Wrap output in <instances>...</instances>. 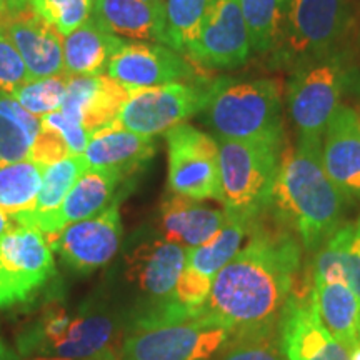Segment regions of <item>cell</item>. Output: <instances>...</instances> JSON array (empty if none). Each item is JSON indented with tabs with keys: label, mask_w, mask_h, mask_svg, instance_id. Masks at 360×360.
<instances>
[{
	"label": "cell",
	"mask_w": 360,
	"mask_h": 360,
	"mask_svg": "<svg viewBox=\"0 0 360 360\" xmlns=\"http://www.w3.org/2000/svg\"><path fill=\"white\" fill-rule=\"evenodd\" d=\"M252 225L254 224L247 222L244 219L229 217L227 215V222L217 236L210 238L204 245L187 249L186 265L197 270L202 276L214 278L240 250Z\"/></svg>",
	"instance_id": "28"
},
{
	"label": "cell",
	"mask_w": 360,
	"mask_h": 360,
	"mask_svg": "<svg viewBox=\"0 0 360 360\" xmlns=\"http://www.w3.org/2000/svg\"><path fill=\"white\" fill-rule=\"evenodd\" d=\"M155 154L154 137L135 134L114 122L90 135L84 159L89 169L114 170L129 179Z\"/></svg>",
	"instance_id": "21"
},
{
	"label": "cell",
	"mask_w": 360,
	"mask_h": 360,
	"mask_svg": "<svg viewBox=\"0 0 360 360\" xmlns=\"http://www.w3.org/2000/svg\"><path fill=\"white\" fill-rule=\"evenodd\" d=\"M70 155L72 154L69 147H67V143L60 135L42 129V132L35 137L32 147H30L29 160L47 167V165L56 164L58 160H64Z\"/></svg>",
	"instance_id": "38"
},
{
	"label": "cell",
	"mask_w": 360,
	"mask_h": 360,
	"mask_svg": "<svg viewBox=\"0 0 360 360\" xmlns=\"http://www.w3.org/2000/svg\"><path fill=\"white\" fill-rule=\"evenodd\" d=\"M244 17L250 51L257 53L276 51L285 22L287 0H238Z\"/></svg>",
	"instance_id": "29"
},
{
	"label": "cell",
	"mask_w": 360,
	"mask_h": 360,
	"mask_svg": "<svg viewBox=\"0 0 360 360\" xmlns=\"http://www.w3.org/2000/svg\"><path fill=\"white\" fill-rule=\"evenodd\" d=\"M349 285L352 287L355 295L360 300V215L354 222V237L352 245H350L349 264H347Z\"/></svg>",
	"instance_id": "39"
},
{
	"label": "cell",
	"mask_w": 360,
	"mask_h": 360,
	"mask_svg": "<svg viewBox=\"0 0 360 360\" xmlns=\"http://www.w3.org/2000/svg\"><path fill=\"white\" fill-rule=\"evenodd\" d=\"M107 75L129 89L199 80L197 64L184 53L155 42H130L115 53Z\"/></svg>",
	"instance_id": "15"
},
{
	"label": "cell",
	"mask_w": 360,
	"mask_h": 360,
	"mask_svg": "<svg viewBox=\"0 0 360 360\" xmlns=\"http://www.w3.org/2000/svg\"><path fill=\"white\" fill-rule=\"evenodd\" d=\"M124 180V175L114 170L89 169L53 212L35 217L25 227L37 229L49 240L64 231L67 225L94 217L119 200L115 193Z\"/></svg>",
	"instance_id": "17"
},
{
	"label": "cell",
	"mask_w": 360,
	"mask_h": 360,
	"mask_svg": "<svg viewBox=\"0 0 360 360\" xmlns=\"http://www.w3.org/2000/svg\"><path fill=\"white\" fill-rule=\"evenodd\" d=\"M312 297L327 330L352 350L360 342V300L349 283L312 281Z\"/></svg>",
	"instance_id": "25"
},
{
	"label": "cell",
	"mask_w": 360,
	"mask_h": 360,
	"mask_svg": "<svg viewBox=\"0 0 360 360\" xmlns=\"http://www.w3.org/2000/svg\"><path fill=\"white\" fill-rule=\"evenodd\" d=\"M322 162L347 202H360V115L339 105L322 135Z\"/></svg>",
	"instance_id": "19"
},
{
	"label": "cell",
	"mask_w": 360,
	"mask_h": 360,
	"mask_svg": "<svg viewBox=\"0 0 360 360\" xmlns=\"http://www.w3.org/2000/svg\"><path fill=\"white\" fill-rule=\"evenodd\" d=\"M92 17L120 39L162 44L160 4L142 0H96Z\"/></svg>",
	"instance_id": "24"
},
{
	"label": "cell",
	"mask_w": 360,
	"mask_h": 360,
	"mask_svg": "<svg viewBox=\"0 0 360 360\" xmlns=\"http://www.w3.org/2000/svg\"><path fill=\"white\" fill-rule=\"evenodd\" d=\"M127 322L129 309L107 289L75 307L53 299L19 328L15 354L17 357H119Z\"/></svg>",
	"instance_id": "2"
},
{
	"label": "cell",
	"mask_w": 360,
	"mask_h": 360,
	"mask_svg": "<svg viewBox=\"0 0 360 360\" xmlns=\"http://www.w3.org/2000/svg\"><path fill=\"white\" fill-rule=\"evenodd\" d=\"M8 37L19 51L32 79L65 74L62 35L32 8L11 12L4 20Z\"/></svg>",
	"instance_id": "20"
},
{
	"label": "cell",
	"mask_w": 360,
	"mask_h": 360,
	"mask_svg": "<svg viewBox=\"0 0 360 360\" xmlns=\"http://www.w3.org/2000/svg\"><path fill=\"white\" fill-rule=\"evenodd\" d=\"M87 170L89 165L85 162L84 155H70L64 160H58L56 164L47 165L44 170L42 186H40L35 210L32 214L24 215V217L15 220V224L27 225L35 217L53 212L62 204V200L65 199L70 188L75 186V182Z\"/></svg>",
	"instance_id": "30"
},
{
	"label": "cell",
	"mask_w": 360,
	"mask_h": 360,
	"mask_svg": "<svg viewBox=\"0 0 360 360\" xmlns=\"http://www.w3.org/2000/svg\"><path fill=\"white\" fill-rule=\"evenodd\" d=\"M214 0H162V45L186 56Z\"/></svg>",
	"instance_id": "27"
},
{
	"label": "cell",
	"mask_w": 360,
	"mask_h": 360,
	"mask_svg": "<svg viewBox=\"0 0 360 360\" xmlns=\"http://www.w3.org/2000/svg\"><path fill=\"white\" fill-rule=\"evenodd\" d=\"M227 222L224 209H212L202 200L169 195L160 205V233L165 240L184 249L204 245L222 231Z\"/></svg>",
	"instance_id": "22"
},
{
	"label": "cell",
	"mask_w": 360,
	"mask_h": 360,
	"mask_svg": "<svg viewBox=\"0 0 360 360\" xmlns=\"http://www.w3.org/2000/svg\"><path fill=\"white\" fill-rule=\"evenodd\" d=\"M56 272L53 250L44 233L17 224L0 237V310L32 302Z\"/></svg>",
	"instance_id": "8"
},
{
	"label": "cell",
	"mask_w": 360,
	"mask_h": 360,
	"mask_svg": "<svg viewBox=\"0 0 360 360\" xmlns=\"http://www.w3.org/2000/svg\"><path fill=\"white\" fill-rule=\"evenodd\" d=\"M45 167L25 159L0 165V209L13 220L32 214Z\"/></svg>",
	"instance_id": "26"
},
{
	"label": "cell",
	"mask_w": 360,
	"mask_h": 360,
	"mask_svg": "<svg viewBox=\"0 0 360 360\" xmlns=\"http://www.w3.org/2000/svg\"><path fill=\"white\" fill-rule=\"evenodd\" d=\"M0 360H17V354L8 347L2 337H0Z\"/></svg>",
	"instance_id": "42"
},
{
	"label": "cell",
	"mask_w": 360,
	"mask_h": 360,
	"mask_svg": "<svg viewBox=\"0 0 360 360\" xmlns=\"http://www.w3.org/2000/svg\"><path fill=\"white\" fill-rule=\"evenodd\" d=\"M304 249L294 233L257 220L247 244L214 277L204 312L232 334L278 326L302 270Z\"/></svg>",
	"instance_id": "1"
},
{
	"label": "cell",
	"mask_w": 360,
	"mask_h": 360,
	"mask_svg": "<svg viewBox=\"0 0 360 360\" xmlns=\"http://www.w3.org/2000/svg\"><path fill=\"white\" fill-rule=\"evenodd\" d=\"M345 84L347 69L334 53L297 67L287 92L292 122L299 135L322 137L339 109Z\"/></svg>",
	"instance_id": "10"
},
{
	"label": "cell",
	"mask_w": 360,
	"mask_h": 360,
	"mask_svg": "<svg viewBox=\"0 0 360 360\" xmlns=\"http://www.w3.org/2000/svg\"><path fill=\"white\" fill-rule=\"evenodd\" d=\"M187 262V249L164 237L143 238L125 252V282L139 294L129 317L175 300V287Z\"/></svg>",
	"instance_id": "12"
},
{
	"label": "cell",
	"mask_w": 360,
	"mask_h": 360,
	"mask_svg": "<svg viewBox=\"0 0 360 360\" xmlns=\"http://www.w3.org/2000/svg\"><path fill=\"white\" fill-rule=\"evenodd\" d=\"M122 219L119 200L85 220L67 225L56 237L49 238L53 254L77 274L97 272L107 267L122 242Z\"/></svg>",
	"instance_id": "13"
},
{
	"label": "cell",
	"mask_w": 360,
	"mask_h": 360,
	"mask_svg": "<svg viewBox=\"0 0 360 360\" xmlns=\"http://www.w3.org/2000/svg\"><path fill=\"white\" fill-rule=\"evenodd\" d=\"M209 360H285L278 339V326L232 334Z\"/></svg>",
	"instance_id": "31"
},
{
	"label": "cell",
	"mask_w": 360,
	"mask_h": 360,
	"mask_svg": "<svg viewBox=\"0 0 360 360\" xmlns=\"http://www.w3.org/2000/svg\"><path fill=\"white\" fill-rule=\"evenodd\" d=\"M132 89L117 82L110 75H70L60 110L89 135L115 122L117 115L129 101Z\"/></svg>",
	"instance_id": "18"
},
{
	"label": "cell",
	"mask_w": 360,
	"mask_h": 360,
	"mask_svg": "<svg viewBox=\"0 0 360 360\" xmlns=\"http://www.w3.org/2000/svg\"><path fill=\"white\" fill-rule=\"evenodd\" d=\"M210 94L212 82L205 79L132 89L114 124L146 137L165 135L204 112Z\"/></svg>",
	"instance_id": "9"
},
{
	"label": "cell",
	"mask_w": 360,
	"mask_h": 360,
	"mask_svg": "<svg viewBox=\"0 0 360 360\" xmlns=\"http://www.w3.org/2000/svg\"><path fill=\"white\" fill-rule=\"evenodd\" d=\"M15 220H13L11 215L7 212H4L2 209H0V237L4 236V233H7L11 229L15 227Z\"/></svg>",
	"instance_id": "40"
},
{
	"label": "cell",
	"mask_w": 360,
	"mask_h": 360,
	"mask_svg": "<svg viewBox=\"0 0 360 360\" xmlns=\"http://www.w3.org/2000/svg\"><path fill=\"white\" fill-rule=\"evenodd\" d=\"M204 112L215 139L283 143L281 85L276 80H214Z\"/></svg>",
	"instance_id": "6"
},
{
	"label": "cell",
	"mask_w": 360,
	"mask_h": 360,
	"mask_svg": "<svg viewBox=\"0 0 360 360\" xmlns=\"http://www.w3.org/2000/svg\"><path fill=\"white\" fill-rule=\"evenodd\" d=\"M354 237V222L345 220L314 254L312 281L349 283L347 264Z\"/></svg>",
	"instance_id": "32"
},
{
	"label": "cell",
	"mask_w": 360,
	"mask_h": 360,
	"mask_svg": "<svg viewBox=\"0 0 360 360\" xmlns=\"http://www.w3.org/2000/svg\"><path fill=\"white\" fill-rule=\"evenodd\" d=\"M27 80H32V77L2 22L0 24V90L12 94Z\"/></svg>",
	"instance_id": "35"
},
{
	"label": "cell",
	"mask_w": 360,
	"mask_h": 360,
	"mask_svg": "<svg viewBox=\"0 0 360 360\" xmlns=\"http://www.w3.org/2000/svg\"><path fill=\"white\" fill-rule=\"evenodd\" d=\"M40 125H42L44 130L60 135L72 155H82L85 148H87L90 139L87 130L84 129V125L67 119L60 110L49 112V114L40 117Z\"/></svg>",
	"instance_id": "36"
},
{
	"label": "cell",
	"mask_w": 360,
	"mask_h": 360,
	"mask_svg": "<svg viewBox=\"0 0 360 360\" xmlns=\"http://www.w3.org/2000/svg\"><path fill=\"white\" fill-rule=\"evenodd\" d=\"M8 15V0H0V24Z\"/></svg>",
	"instance_id": "44"
},
{
	"label": "cell",
	"mask_w": 360,
	"mask_h": 360,
	"mask_svg": "<svg viewBox=\"0 0 360 360\" xmlns=\"http://www.w3.org/2000/svg\"><path fill=\"white\" fill-rule=\"evenodd\" d=\"M34 141L15 122L0 114V165L29 159Z\"/></svg>",
	"instance_id": "37"
},
{
	"label": "cell",
	"mask_w": 360,
	"mask_h": 360,
	"mask_svg": "<svg viewBox=\"0 0 360 360\" xmlns=\"http://www.w3.org/2000/svg\"><path fill=\"white\" fill-rule=\"evenodd\" d=\"M30 7V0H8V13L19 12Z\"/></svg>",
	"instance_id": "43"
},
{
	"label": "cell",
	"mask_w": 360,
	"mask_h": 360,
	"mask_svg": "<svg viewBox=\"0 0 360 360\" xmlns=\"http://www.w3.org/2000/svg\"><path fill=\"white\" fill-rule=\"evenodd\" d=\"M17 360H119V357H112V355H103V357H94V359H58V357H17Z\"/></svg>",
	"instance_id": "41"
},
{
	"label": "cell",
	"mask_w": 360,
	"mask_h": 360,
	"mask_svg": "<svg viewBox=\"0 0 360 360\" xmlns=\"http://www.w3.org/2000/svg\"><path fill=\"white\" fill-rule=\"evenodd\" d=\"M70 75H53L45 79H32L19 85L11 96L20 103L27 112L35 117H42L49 112L60 109L64 102L67 84Z\"/></svg>",
	"instance_id": "33"
},
{
	"label": "cell",
	"mask_w": 360,
	"mask_h": 360,
	"mask_svg": "<svg viewBox=\"0 0 360 360\" xmlns=\"http://www.w3.org/2000/svg\"><path fill=\"white\" fill-rule=\"evenodd\" d=\"M142 2H148V4H155V6H159V4H162V0H142Z\"/></svg>",
	"instance_id": "46"
},
{
	"label": "cell",
	"mask_w": 360,
	"mask_h": 360,
	"mask_svg": "<svg viewBox=\"0 0 360 360\" xmlns=\"http://www.w3.org/2000/svg\"><path fill=\"white\" fill-rule=\"evenodd\" d=\"M231 335L204 307L192 310L175 300L129 319L119 360H209Z\"/></svg>",
	"instance_id": "4"
},
{
	"label": "cell",
	"mask_w": 360,
	"mask_h": 360,
	"mask_svg": "<svg viewBox=\"0 0 360 360\" xmlns=\"http://www.w3.org/2000/svg\"><path fill=\"white\" fill-rule=\"evenodd\" d=\"M345 204L323 167L322 137L299 135L297 146L283 150L274 188L270 209L277 225L294 233L304 254L314 255L345 222Z\"/></svg>",
	"instance_id": "3"
},
{
	"label": "cell",
	"mask_w": 360,
	"mask_h": 360,
	"mask_svg": "<svg viewBox=\"0 0 360 360\" xmlns=\"http://www.w3.org/2000/svg\"><path fill=\"white\" fill-rule=\"evenodd\" d=\"M350 360H360V342L350 350Z\"/></svg>",
	"instance_id": "45"
},
{
	"label": "cell",
	"mask_w": 360,
	"mask_h": 360,
	"mask_svg": "<svg viewBox=\"0 0 360 360\" xmlns=\"http://www.w3.org/2000/svg\"><path fill=\"white\" fill-rule=\"evenodd\" d=\"M219 142L217 202L229 217L255 224L269 212L281 170L283 143L262 141Z\"/></svg>",
	"instance_id": "5"
},
{
	"label": "cell",
	"mask_w": 360,
	"mask_h": 360,
	"mask_svg": "<svg viewBox=\"0 0 360 360\" xmlns=\"http://www.w3.org/2000/svg\"><path fill=\"white\" fill-rule=\"evenodd\" d=\"M250 40L238 0H214L195 42L186 56L204 69L224 70L244 65Z\"/></svg>",
	"instance_id": "14"
},
{
	"label": "cell",
	"mask_w": 360,
	"mask_h": 360,
	"mask_svg": "<svg viewBox=\"0 0 360 360\" xmlns=\"http://www.w3.org/2000/svg\"><path fill=\"white\" fill-rule=\"evenodd\" d=\"M94 2L96 0H30V8L65 37L92 17Z\"/></svg>",
	"instance_id": "34"
},
{
	"label": "cell",
	"mask_w": 360,
	"mask_h": 360,
	"mask_svg": "<svg viewBox=\"0 0 360 360\" xmlns=\"http://www.w3.org/2000/svg\"><path fill=\"white\" fill-rule=\"evenodd\" d=\"M287 2H290V0H287Z\"/></svg>",
	"instance_id": "47"
},
{
	"label": "cell",
	"mask_w": 360,
	"mask_h": 360,
	"mask_svg": "<svg viewBox=\"0 0 360 360\" xmlns=\"http://www.w3.org/2000/svg\"><path fill=\"white\" fill-rule=\"evenodd\" d=\"M352 22L349 0H290L274 56L282 67H300L332 53Z\"/></svg>",
	"instance_id": "7"
},
{
	"label": "cell",
	"mask_w": 360,
	"mask_h": 360,
	"mask_svg": "<svg viewBox=\"0 0 360 360\" xmlns=\"http://www.w3.org/2000/svg\"><path fill=\"white\" fill-rule=\"evenodd\" d=\"M165 141L169 191L202 202L217 200L220 187L217 139L186 122L169 130Z\"/></svg>",
	"instance_id": "11"
},
{
	"label": "cell",
	"mask_w": 360,
	"mask_h": 360,
	"mask_svg": "<svg viewBox=\"0 0 360 360\" xmlns=\"http://www.w3.org/2000/svg\"><path fill=\"white\" fill-rule=\"evenodd\" d=\"M124 39L105 29L96 17H90L79 29L62 39L67 75H98L124 45Z\"/></svg>",
	"instance_id": "23"
},
{
	"label": "cell",
	"mask_w": 360,
	"mask_h": 360,
	"mask_svg": "<svg viewBox=\"0 0 360 360\" xmlns=\"http://www.w3.org/2000/svg\"><path fill=\"white\" fill-rule=\"evenodd\" d=\"M285 360H350V350L323 326L312 290L294 292L278 321Z\"/></svg>",
	"instance_id": "16"
}]
</instances>
